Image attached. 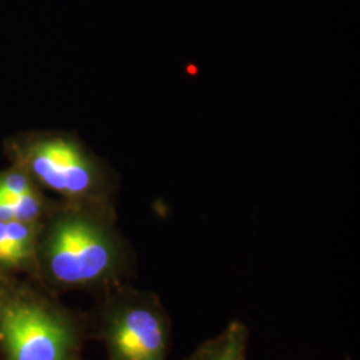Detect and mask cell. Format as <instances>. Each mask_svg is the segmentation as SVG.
Returning <instances> with one entry per match:
<instances>
[{"label": "cell", "mask_w": 360, "mask_h": 360, "mask_svg": "<svg viewBox=\"0 0 360 360\" xmlns=\"http://www.w3.org/2000/svg\"><path fill=\"white\" fill-rule=\"evenodd\" d=\"M37 251L52 282L65 290H107L131 274L129 245L110 207L67 205L53 212Z\"/></svg>", "instance_id": "cell-1"}, {"label": "cell", "mask_w": 360, "mask_h": 360, "mask_svg": "<svg viewBox=\"0 0 360 360\" xmlns=\"http://www.w3.org/2000/svg\"><path fill=\"white\" fill-rule=\"evenodd\" d=\"M10 165L37 187L60 195L67 205L110 207L111 180L101 160L74 135L28 131L4 142Z\"/></svg>", "instance_id": "cell-2"}, {"label": "cell", "mask_w": 360, "mask_h": 360, "mask_svg": "<svg viewBox=\"0 0 360 360\" xmlns=\"http://www.w3.org/2000/svg\"><path fill=\"white\" fill-rule=\"evenodd\" d=\"M98 330L108 360H168L172 322L153 291L122 283L107 288Z\"/></svg>", "instance_id": "cell-3"}, {"label": "cell", "mask_w": 360, "mask_h": 360, "mask_svg": "<svg viewBox=\"0 0 360 360\" xmlns=\"http://www.w3.org/2000/svg\"><path fill=\"white\" fill-rule=\"evenodd\" d=\"M82 328L75 316L44 300L0 299V339L8 360H82Z\"/></svg>", "instance_id": "cell-4"}, {"label": "cell", "mask_w": 360, "mask_h": 360, "mask_svg": "<svg viewBox=\"0 0 360 360\" xmlns=\"http://www.w3.org/2000/svg\"><path fill=\"white\" fill-rule=\"evenodd\" d=\"M248 340V327L240 321H232L220 334L205 340L184 360H247Z\"/></svg>", "instance_id": "cell-5"}, {"label": "cell", "mask_w": 360, "mask_h": 360, "mask_svg": "<svg viewBox=\"0 0 360 360\" xmlns=\"http://www.w3.org/2000/svg\"><path fill=\"white\" fill-rule=\"evenodd\" d=\"M39 224L0 221V266L16 267L31 259L38 247Z\"/></svg>", "instance_id": "cell-6"}, {"label": "cell", "mask_w": 360, "mask_h": 360, "mask_svg": "<svg viewBox=\"0 0 360 360\" xmlns=\"http://www.w3.org/2000/svg\"><path fill=\"white\" fill-rule=\"evenodd\" d=\"M44 214L46 202L39 188L16 196L0 193V221L18 220L39 224Z\"/></svg>", "instance_id": "cell-7"}, {"label": "cell", "mask_w": 360, "mask_h": 360, "mask_svg": "<svg viewBox=\"0 0 360 360\" xmlns=\"http://www.w3.org/2000/svg\"><path fill=\"white\" fill-rule=\"evenodd\" d=\"M347 360H349V359H347Z\"/></svg>", "instance_id": "cell-8"}]
</instances>
